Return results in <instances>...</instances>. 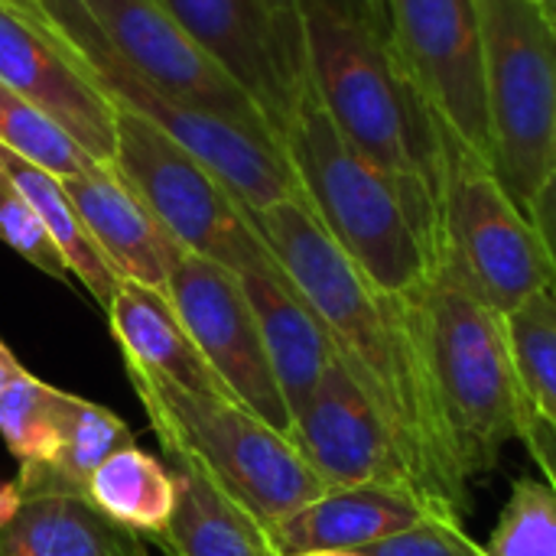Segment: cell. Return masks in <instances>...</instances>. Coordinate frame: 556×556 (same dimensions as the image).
Returning a JSON list of instances; mask_svg holds the SVG:
<instances>
[{
    "label": "cell",
    "mask_w": 556,
    "mask_h": 556,
    "mask_svg": "<svg viewBox=\"0 0 556 556\" xmlns=\"http://www.w3.org/2000/svg\"><path fill=\"white\" fill-rule=\"evenodd\" d=\"M62 186L114 274L121 280L166 290L169 274L186 251L127 186L114 163H94L91 169L62 179Z\"/></svg>",
    "instance_id": "16"
},
{
    "label": "cell",
    "mask_w": 556,
    "mask_h": 556,
    "mask_svg": "<svg viewBox=\"0 0 556 556\" xmlns=\"http://www.w3.org/2000/svg\"><path fill=\"white\" fill-rule=\"evenodd\" d=\"M65 401V391L42 384L29 371H23L0 391V437L20 469L52 463L62 446Z\"/></svg>",
    "instance_id": "25"
},
{
    "label": "cell",
    "mask_w": 556,
    "mask_h": 556,
    "mask_svg": "<svg viewBox=\"0 0 556 556\" xmlns=\"http://www.w3.org/2000/svg\"><path fill=\"white\" fill-rule=\"evenodd\" d=\"M306 556H355V554H306Z\"/></svg>",
    "instance_id": "38"
},
{
    "label": "cell",
    "mask_w": 556,
    "mask_h": 556,
    "mask_svg": "<svg viewBox=\"0 0 556 556\" xmlns=\"http://www.w3.org/2000/svg\"><path fill=\"white\" fill-rule=\"evenodd\" d=\"M10 7H16V10H23V13H29V16H42V7H39V0H7Z\"/></svg>",
    "instance_id": "36"
},
{
    "label": "cell",
    "mask_w": 556,
    "mask_h": 556,
    "mask_svg": "<svg viewBox=\"0 0 556 556\" xmlns=\"http://www.w3.org/2000/svg\"><path fill=\"white\" fill-rule=\"evenodd\" d=\"M437 270H446L502 316L556 290L531 218L515 205L495 169L459 156L450 160L440 192Z\"/></svg>",
    "instance_id": "9"
},
{
    "label": "cell",
    "mask_w": 556,
    "mask_h": 556,
    "mask_svg": "<svg viewBox=\"0 0 556 556\" xmlns=\"http://www.w3.org/2000/svg\"><path fill=\"white\" fill-rule=\"evenodd\" d=\"M303 10H326L388 39V0H300Z\"/></svg>",
    "instance_id": "31"
},
{
    "label": "cell",
    "mask_w": 556,
    "mask_h": 556,
    "mask_svg": "<svg viewBox=\"0 0 556 556\" xmlns=\"http://www.w3.org/2000/svg\"><path fill=\"white\" fill-rule=\"evenodd\" d=\"M39 7H42V16L88 62L98 88L111 98L114 108L137 114L140 121L153 124L156 130L173 137L179 147H186L199 163H205L222 179V186L248 212H257L287 199L306 202L296 169L277 137L241 127L212 111L179 104L166 98L163 91L150 88L114 52V46L104 39V33L98 29V23L91 20L81 0H39Z\"/></svg>",
    "instance_id": "6"
},
{
    "label": "cell",
    "mask_w": 556,
    "mask_h": 556,
    "mask_svg": "<svg viewBox=\"0 0 556 556\" xmlns=\"http://www.w3.org/2000/svg\"><path fill=\"white\" fill-rule=\"evenodd\" d=\"M108 319L127 368L160 375L195 394H228L212 365L195 349L192 336L186 332L166 290L121 280L108 306Z\"/></svg>",
    "instance_id": "19"
},
{
    "label": "cell",
    "mask_w": 556,
    "mask_h": 556,
    "mask_svg": "<svg viewBox=\"0 0 556 556\" xmlns=\"http://www.w3.org/2000/svg\"><path fill=\"white\" fill-rule=\"evenodd\" d=\"M528 218H531V225H534V231H538V238L544 244V254H547L556 287V166L554 173L547 176V182L538 189V195L531 199Z\"/></svg>",
    "instance_id": "32"
},
{
    "label": "cell",
    "mask_w": 556,
    "mask_h": 556,
    "mask_svg": "<svg viewBox=\"0 0 556 556\" xmlns=\"http://www.w3.org/2000/svg\"><path fill=\"white\" fill-rule=\"evenodd\" d=\"M290 440L329 489L394 485L424 495L388 417L342 358L293 414Z\"/></svg>",
    "instance_id": "15"
},
{
    "label": "cell",
    "mask_w": 556,
    "mask_h": 556,
    "mask_svg": "<svg viewBox=\"0 0 556 556\" xmlns=\"http://www.w3.org/2000/svg\"><path fill=\"white\" fill-rule=\"evenodd\" d=\"M495 176L528 215L556 166V29L538 0H476Z\"/></svg>",
    "instance_id": "7"
},
{
    "label": "cell",
    "mask_w": 556,
    "mask_h": 556,
    "mask_svg": "<svg viewBox=\"0 0 556 556\" xmlns=\"http://www.w3.org/2000/svg\"><path fill=\"white\" fill-rule=\"evenodd\" d=\"M248 218L326 326L339 358L388 417L424 495L463 518L469 511V479L459 469L401 296L381 293L306 202L287 199L248 212Z\"/></svg>",
    "instance_id": "1"
},
{
    "label": "cell",
    "mask_w": 556,
    "mask_h": 556,
    "mask_svg": "<svg viewBox=\"0 0 556 556\" xmlns=\"http://www.w3.org/2000/svg\"><path fill=\"white\" fill-rule=\"evenodd\" d=\"M388 49L443 134L450 160L495 169L476 0H388Z\"/></svg>",
    "instance_id": "10"
},
{
    "label": "cell",
    "mask_w": 556,
    "mask_h": 556,
    "mask_svg": "<svg viewBox=\"0 0 556 556\" xmlns=\"http://www.w3.org/2000/svg\"><path fill=\"white\" fill-rule=\"evenodd\" d=\"M0 241L42 274L55 280L72 277L65 257L59 254L55 241L42 228L39 215L33 212V205L23 199V192L13 186V179L3 169H0Z\"/></svg>",
    "instance_id": "29"
},
{
    "label": "cell",
    "mask_w": 556,
    "mask_h": 556,
    "mask_svg": "<svg viewBox=\"0 0 556 556\" xmlns=\"http://www.w3.org/2000/svg\"><path fill=\"white\" fill-rule=\"evenodd\" d=\"M0 556H150L140 534L108 521L85 498H26L7 531Z\"/></svg>",
    "instance_id": "21"
},
{
    "label": "cell",
    "mask_w": 556,
    "mask_h": 556,
    "mask_svg": "<svg viewBox=\"0 0 556 556\" xmlns=\"http://www.w3.org/2000/svg\"><path fill=\"white\" fill-rule=\"evenodd\" d=\"M88 505L108 521L156 541L176 508L173 469L134 443L121 446L94 469L88 482Z\"/></svg>",
    "instance_id": "24"
},
{
    "label": "cell",
    "mask_w": 556,
    "mask_h": 556,
    "mask_svg": "<svg viewBox=\"0 0 556 556\" xmlns=\"http://www.w3.org/2000/svg\"><path fill=\"white\" fill-rule=\"evenodd\" d=\"M127 68L179 104L212 111L251 130L267 127L254 98L156 3V0H81Z\"/></svg>",
    "instance_id": "13"
},
{
    "label": "cell",
    "mask_w": 556,
    "mask_h": 556,
    "mask_svg": "<svg viewBox=\"0 0 556 556\" xmlns=\"http://www.w3.org/2000/svg\"><path fill=\"white\" fill-rule=\"evenodd\" d=\"M463 476H485L521 440L534 407L525 394L508 323L446 270L401 296Z\"/></svg>",
    "instance_id": "3"
},
{
    "label": "cell",
    "mask_w": 556,
    "mask_h": 556,
    "mask_svg": "<svg viewBox=\"0 0 556 556\" xmlns=\"http://www.w3.org/2000/svg\"><path fill=\"white\" fill-rule=\"evenodd\" d=\"M0 85L42 108L98 163H114L117 108L88 62L46 20L0 0Z\"/></svg>",
    "instance_id": "14"
},
{
    "label": "cell",
    "mask_w": 556,
    "mask_h": 556,
    "mask_svg": "<svg viewBox=\"0 0 556 556\" xmlns=\"http://www.w3.org/2000/svg\"><path fill=\"white\" fill-rule=\"evenodd\" d=\"M303 23L316 98L345 140L407 189L440 251V192L450 147L397 68L388 39L326 10H303Z\"/></svg>",
    "instance_id": "2"
},
{
    "label": "cell",
    "mask_w": 556,
    "mask_h": 556,
    "mask_svg": "<svg viewBox=\"0 0 556 556\" xmlns=\"http://www.w3.org/2000/svg\"><path fill=\"white\" fill-rule=\"evenodd\" d=\"M127 375L166 459L205 472L267 531L329 492L293 440L235 397L195 394L140 368Z\"/></svg>",
    "instance_id": "5"
},
{
    "label": "cell",
    "mask_w": 556,
    "mask_h": 556,
    "mask_svg": "<svg viewBox=\"0 0 556 556\" xmlns=\"http://www.w3.org/2000/svg\"><path fill=\"white\" fill-rule=\"evenodd\" d=\"M238 277L257 316L277 388L293 417L309 401V394L316 391L326 368L339 358V352L326 326L287 280L280 264L270 270H248Z\"/></svg>",
    "instance_id": "18"
},
{
    "label": "cell",
    "mask_w": 556,
    "mask_h": 556,
    "mask_svg": "<svg viewBox=\"0 0 556 556\" xmlns=\"http://www.w3.org/2000/svg\"><path fill=\"white\" fill-rule=\"evenodd\" d=\"M0 147H7L10 153L23 156L26 163L59 179L78 176L98 163L42 108L29 104L26 98L13 94L3 85H0Z\"/></svg>",
    "instance_id": "26"
},
{
    "label": "cell",
    "mask_w": 556,
    "mask_h": 556,
    "mask_svg": "<svg viewBox=\"0 0 556 556\" xmlns=\"http://www.w3.org/2000/svg\"><path fill=\"white\" fill-rule=\"evenodd\" d=\"M283 150L306 205L388 296H410L437 274V235L407 189L355 150L309 88Z\"/></svg>",
    "instance_id": "4"
},
{
    "label": "cell",
    "mask_w": 556,
    "mask_h": 556,
    "mask_svg": "<svg viewBox=\"0 0 556 556\" xmlns=\"http://www.w3.org/2000/svg\"><path fill=\"white\" fill-rule=\"evenodd\" d=\"M114 169L186 254L215 261L235 274L277 267L248 218V208L222 186V179L173 137L121 108Z\"/></svg>",
    "instance_id": "8"
},
{
    "label": "cell",
    "mask_w": 556,
    "mask_h": 556,
    "mask_svg": "<svg viewBox=\"0 0 556 556\" xmlns=\"http://www.w3.org/2000/svg\"><path fill=\"white\" fill-rule=\"evenodd\" d=\"M521 440H525V446H528L531 459L541 466L544 479L554 485V492H556V427L547 420V417L534 414Z\"/></svg>",
    "instance_id": "33"
},
{
    "label": "cell",
    "mask_w": 556,
    "mask_h": 556,
    "mask_svg": "<svg viewBox=\"0 0 556 556\" xmlns=\"http://www.w3.org/2000/svg\"><path fill=\"white\" fill-rule=\"evenodd\" d=\"M511 355L534 414L556 427V290H544L505 316Z\"/></svg>",
    "instance_id": "27"
},
{
    "label": "cell",
    "mask_w": 556,
    "mask_h": 556,
    "mask_svg": "<svg viewBox=\"0 0 556 556\" xmlns=\"http://www.w3.org/2000/svg\"><path fill=\"white\" fill-rule=\"evenodd\" d=\"M355 556H492L463 531V518L453 511H433L410 531L368 544Z\"/></svg>",
    "instance_id": "30"
},
{
    "label": "cell",
    "mask_w": 556,
    "mask_h": 556,
    "mask_svg": "<svg viewBox=\"0 0 556 556\" xmlns=\"http://www.w3.org/2000/svg\"><path fill=\"white\" fill-rule=\"evenodd\" d=\"M134 437L127 424L111 414L108 407H98L85 397L68 394L65 401V420H62V446L52 456V463L36 469H20L16 485L26 498H85L88 502V482L94 469L117 453L121 446H130Z\"/></svg>",
    "instance_id": "22"
},
{
    "label": "cell",
    "mask_w": 556,
    "mask_h": 556,
    "mask_svg": "<svg viewBox=\"0 0 556 556\" xmlns=\"http://www.w3.org/2000/svg\"><path fill=\"white\" fill-rule=\"evenodd\" d=\"M0 169L13 179V186L23 192V199L39 215L42 228L49 231L59 254L65 257L68 274L85 283V290L94 296V303L101 309H108L117 287H121V277L114 274V267L104 261V254L91 241L78 208L72 205V199H68V192L62 186V179L39 169V166H33V163H26L23 156L10 153L7 147H0Z\"/></svg>",
    "instance_id": "23"
},
{
    "label": "cell",
    "mask_w": 556,
    "mask_h": 556,
    "mask_svg": "<svg viewBox=\"0 0 556 556\" xmlns=\"http://www.w3.org/2000/svg\"><path fill=\"white\" fill-rule=\"evenodd\" d=\"M261 108L283 143L306 91L309 52L300 0H156Z\"/></svg>",
    "instance_id": "11"
},
{
    "label": "cell",
    "mask_w": 556,
    "mask_h": 556,
    "mask_svg": "<svg viewBox=\"0 0 556 556\" xmlns=\"http://www.w3.org/2000/svg\"><path fill=\"white\" fill-rule=\"evenodd\" d=\"M538 7L544 10V16L551 20V26L556 29V0H538Z\"/></svg>",
    "instance_id": "37"
},
{
    "label": "cell",
    "mask_w": 556,
    "mask_h": 556,
    "mask_svg": "<svg viewBox=\"0 0 556 556\" xmlns=\"http://www.w3.org/2000/svg\"><path fill=\"white\" fill-rule=\"evenodd\" d=\"M23 371H26V368H23V365L13 358V352L0 342V391H3L13 378H20Z\"/></svg>",
    "instance_id": "35"
},
{
    "label": "cell",
    "mask_w": 556,
    "mask_h": 556,
    "mask_svg": "<svg viewBox=\"0 0 556 556\" xmlns=\"http://www.w3.org/2000/svg\"><path fill=\"white\" fill-rule=\"evenodd\" d=\"M433 511H453L414 489L352 485L329 489L283 518L270 541L280 556L355 554L368 544L410 531ZM456 515V511H453Z\"/></svg>",
    "instance_id": "17"
},
{
    "label": "cell",
    "mask_w": 556,
    "mask_h": 556,
    "mask_svg": "<svg viewBox=\"0 0 556 556\" xmlns=\"http://www.w3.org/2000/svg\"><path fill=\"white\" fill-rule=\"evenodd\" d=\"M492 556H556V492L547 479H518L489 541Z\"/></svg>",
    "instance_id": "28"
},
{
    "label": "cell",
    "mask_w": 556,
    "mask_h": 556,
    "mask_svg": "<svg viewBox=\"0 0 556 556\" xmlns=\"http://www.w3.org/2000/svg\"><path fill=\"white\" fill-rule=\"evenodd\" d=\"M176 479V508L156 538L169 556H280L270 531L222 492L205 472L169 459Z\"/></svg>",
    "instance_id": "20"
},
{
    "label": "cell",
    "mask_w": 556,
    "mask_h": 556,
    "mask_svg": "<svg viewBox=\"0 0 556 556\" xmlns=\"http://www.w3.org/2000/svg\"><path fill=\"white\" fill-rule=\"evenodd\" d=\"M23 508V492L16 482H0V531H7L13 525V518Z\"/></svg>",
    "instance_id": "34"
},
{
    "label": "cell",
    "mask_w": 556,
    "mask_h": 556,
    "mask_svg": "<svg viewBox=\"0 0 556 556\" xmlns=\"http://www.w3.org/2000/svg\"><path fill=\"white\" fill-rule=\"evenodd\" d=\"M166 296L225 391L264 424L290 437L293 417L277 388L241 277L215 261L182 254L169 274Z\"/></svg>",
    "instance_id": "12"
}]
</instances>
